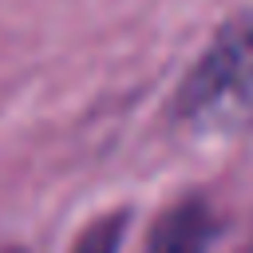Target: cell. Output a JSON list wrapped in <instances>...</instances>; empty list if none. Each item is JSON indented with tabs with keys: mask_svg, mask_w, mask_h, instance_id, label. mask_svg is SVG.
<instances>
[{
	"mask_svg": "<svg viewBox=\"0 0 253 253\" xmlns=\"http://www.w3.org/2000/svg\"><path fill=\"white\" fill-rule=\"evenodd\" d=\"M170 119L198 138H225L253 126V12L217 28L182 75Z\"/></svg>",
	"mask_w": 253,
	"mask_h": 253,
	"instance_id": "6da1fadb",
	"label": "cell"
},
{
	"mask_svg": "<svg viewBox=\"0 0 253 253\" xmlns=\"http://www.w3.org/2000/svg\"><path fill=\"white\" fill-rule=\"evenodd\" d=\"M217 229L221 221L213 206L198 194H186L154 217L142 241V253H210V245L217 241Z\"/></svg>",
	"mask_w": 253,
	"mask_h": 253,
	"instance_id": "7a4b0ae2",
	"label": "cell"
},
{
	"mask_svg": "<svg viewBox=\"0 0 253 253\" xmlns=\"http://www.w3.org/2000/svg\"><path fill=\"white\" fill-rule=\"evenodd\" d=\"M123 229H126V213H123V210H119V213H107V217L91 221V225L79 233V241H75L71 253H119Z\"/></svg>",
	"mask_w": 253,
	"mask_h": 253,
	"instance_id": "3957f363",
	"label": "cell"
},
{
	"mask_svg": "<svg viewBox=\"0 0 253 253\" xmlns=\"http://www.w3.org/2000/svg\"><path fill=\"white\" fill-rule=\"evenodd\" d=\"M4 253H24V249H4Z\"/></svg>",
	"mask_w": 253,
	"mask_h": 253,
	"instance_id": "277c9868",
	"label": "cell"
}]
</instances>
